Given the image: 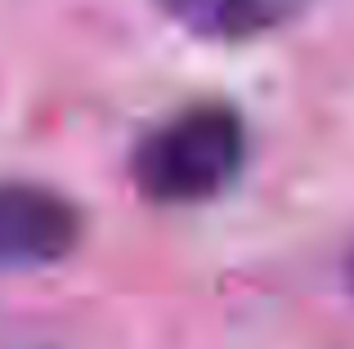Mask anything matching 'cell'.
<instances>
[{
    "label": "cell",
    "instance_id": "cell-1",
    "mask_svg": "<svg viewBox=\"0 0 354 349\" xmlns=\"http://www.w3.org/2000/svg\"><path fill=\"white\" fill-rule=\"evenodd\" d=\"M247 161L242 117L225 103H193L166 117L130 157L139 192L162 206H198L238 179Z\"/></svg>",
    "mask_w": 354,
    "mask_h": 349
},
{
    "label": "cell",
    "instance_id": "cell-4",
    "mask_svg": "<svg viewBox=\"0 0 354 349\" xmlns=\"http://www.w3.org/2000/svg\"><path fill=\"white\" fill-rule=\"evenodd\" d=\"M346 287L354 291V251H350V260H346Z\"/></svg>",
    "mask_w": 354,
    "mask_h": 349
},
{
    "label": "cell",
    "instance_id": "cell-3",
    "mask_svg": "<svg viewBox=\"0 0 354 349\" xmlns=\"http://www.w3.org/2000/svg\"><path fill=\"white\" fill-rule=\"evenodd\" d=\"M157 9L198 41L238 45L283 32L310 9V0H157Z\"/></svg>",
    "mask_w": 354,
    "mask_h": 349
},
{
    "label": "cell",
    "instance_id": "cell-2",
    "mask_svg": "<svg viewBox=\"0 0 354 349\" xmlns=\"http://www.w3.org/2000/svg\"><path fill=\"white\" fill-rule=\"evenodd\" d=\"M81 228V210L63 192L27 179H0V273H36L68 260Z\"/></svg>",
    "mask_w": 354,
    "mask_h": 349
}]
</instances>
